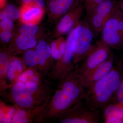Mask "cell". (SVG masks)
<instances>
[{
  "mask_svg": "<svg viewBox=\"0 0 123 123\" xmlns=\"http://www.w3.org/2000/svg\"><path fill=\"white\" fill-rule=\"evenodd\" d=\"M18 107L15 105H7L0 101V123H12V119Z\"/></svg>",
  "mask_w": 123,
  "mask_h": 123,
  "instance_id": "cell-19",
  "label": "cell"
},
{
  "mask_svg": "<svg viewBox=\"0 0 123 123\" xmlns=\"http://www.w3.org/2000/svg\"><path fill=\"white\" fill-rule=\"evenodd\" d=\"M25 84L31 93L42 102L51 97L50 89L45 80L27 82Z\"/></svg>",
  "mask_w": 123,
  "mask_h": 123,
  "instance_id": "cell-18",
  "label": "cell"
},
{
  "mask_svg": "<svg viewBox=\"0 0 123 123\" xmlns=\"http://www.w3.org/2000/svg\"><path fill=\"white\" fill-rule=\"evenodd\" d=\"M123 79L121 67H114L106 76L86 88L84 98L86 106L91 111L105 109L113 102Z\"/></svg>",
  "mask_w": 123,
  "mask_h": 123,
  "instance_id": "cell-2",
  "label": "cell"
},
{
  "mask_svg": "<svg viewBox=\"0 0 123 123\" xmlns=\"http://www.w3.org/2000/svg\"><path fill=\"white\" fill-rule=\"evenodd\" d=\"M14 55L8 51L7 49H2L0 52V94L5 98L9 89L7 84V75L8 67L11 57Z\"/></svg>",
  "mask_w": 123,
  "mask_h": 123,
  "instance_id": "cell-16",
  "label": "cell"
},
{
  "mask_svg": "<svg viewBox=\"0 0 123 123\" xmlns=\"http://www.w3.org/2000/svg\"><path fill=\"white\" fill-rule=\"evenodd\" d=\"M77 0H45L49 20L56 21L77 5Z\"/></svg>",
  "mask_w": 123,
  "mask_h": 123,
  "instance_id": "cell-12",
  "label": "cell"
},
{
  "mask_svg": "<svg viewBox=\"0 0 123 123\" xmlns=\"http://www.w3.org/2000/svg\"><path fill=\"white\" fill-rule=\"evenodd\" d=\"M5 98L19 108L28 110L43 102L31 93L25 84L17 82L8 89Z\"/></svg>",
  "mask_w": 123,
  "mask_h": 123,
  "instance_id": "cell-6",
  "label": "cell"
},
{
  "mask_svg": "<svg viewBox=\"0 0 123 123\" xmlns=\"http://www.w3.org/2000/svg\"><path fill=\"white\" fill-rule=\"evenodd\" d=\"M62 38V36L57 38L51 42L50 44L52 55L55 60H58L61 56L60 45Z\"/></svg>",
  "mask_w": 123,
  "mask_h": 123,
  "instance_id": "cell-26",
  "label": "cell"
},
{
  "mask_svg": "<svg viewBox=\"0 0 123 123\" xmlns=\"http://www.w3.org/2000/svg\"><path fill=\"white\" fill-rule=\"evenodd\" d=\"M6 5H7V4H6V0H0V9L1 10L4 8Z\"/></svg>",
  "mask_w": 123,
  "mask_h": 123,
  "instance_id": "cell-33",
  "label": "cell"
},
{
  "mask_svg": "<svg viewBox=\"0 0 123 123\" xmlns=\"http://www.w3.org/2000/svg\"><path fill=\"white\" fill-rule=\"evenodd\" d=\"M114 56L111 53L109 57L96 68L83 75H81L82 82L86 88L106 76L114 68Z\"/></svg>",
  "mask_w": 123,
  "mask_h": 123,
  "instance_id": "cell-11",
  "label": "cell"
},
{
  "mask_svg": "<svg viewBox=\"0 0 123 123\" xmlns=\"http://www.w3.org/2000/svg\"><path fill=\"white\" fill-rule=\"evenodd\" d=\"M43 75L34 68L27 67L18 79V82L25 84L27 82H39L44 80Z\"/></svg>",
  "mask_w": 123,
  "mask_h": 123,
  "instance_id": "cell-20",
  "label": "cell"
},
{
  "mask_svg": "<svg viewBox=\"0 0 123 123\" xmlns=\"http://www.w3.org/2000/svg\"><path fill=\"white\" fill-rule=\"evenodd\" d=\"M38 27L36 24H23L19 29V33L29 35L36 37L39 31Z\"/></svg>",
  "mask_w": 123,
  "mask_h": 123,
  "instance_id": "cell-25",
  "label": "cell"
},
{
  "mask_svg": "<svg viewBox=\"0 0 123 123\" xmlns=\"http://www.w3.org/2000/svg\"><path fill=\"white\" fill-rule=\"evenodd\" d=\"M20 9L21 16L19 20L23 24L37 25L41 21L44 14V8L40 7L34 2L23 4Z\"/></svg>",
  "mask_w": 123,
  "mask_h": 123,
  "instance_id": "cell-15",
  "label": "cell"
},
{
  "mask_svg": "<svg viewBox=\"0 0 123 123\" xmlns=\"http://www.w3.org/2000/svg\"><path fill=\"white\" fill-rule=\"evenodd\" d=\"M84 5L78 3L72 9L60 18L55 27L53 37L57 38L69 33L80 21L84 10Z\"/></svg>",
  "mask_w": 123,
  "mask_h": 123,
  "instance_id": "cell-10",
  "label": "cell"
},
{
  "mask_svg": "<svg viewBox=\"0 0 123 123\" xmlns=\"http://www.w3.org/2000/svg\"><path fill=\"white\" fill-rule=\"evenodd\" d=\"M116 8L113 0H104L91 12L94 11L108 19Z\"/></svg>",
  "mask_w": 123,
  "mask_h": 123,
  "instance_id": "cell-22",
  "label": "cell"
},
{
  "mask_svg": "<svg viewBox=\"0 0 123 123\" xmlns=\"http://www.w3.org/2000/svg\"><path fill=\"white\" fill-rule=\"evenodd\" d=\"M106 123H123V118H121L117 116H112L108 117L106 120Z\"/></svg>",
  "mask_w": 123,
  "mask_h": 123,
  "instance_id": "cell-32",
  "label": "cell"
},
{
  "mask_svg": "<svg viewBox=\"0 0 123 123\" xmlns=\"http://www.w3.org/2000/svg\"><path fill=\"white\" fill-rule=\"evenodd\" d=\"M74 29L70 31L66 40L65 51L59 59L56 61L51 74L53 80L59 82L75 70L73 62Z\"/></svg>",
  "mask_w": 123,
  "mask_h": 123,
  "instance_id": "cell-5",
  "label": "cell"
},
{
  "mask_svg": "<svg viewBox=\"0 0 123 123\" xmlns=\"http://www.w3.org/2000/svg\"><path fill=\"white\" fill-rule=\"evenodd\" d=\"M111 53L110 47L102 40L96 42L83 60L81 65L78 68L80 74L84 75L96 68L107 59Z\"/></svg>",
  "mask_w": 123,
  "mask_h": 123,
  "instance_id": "cell-7",
  "label": "cell"
},
{
  "mask_svg": "<svg viewBox=\"0 0 123 123\" xmlns=\"http://www.w3.org/2000/svg\"><path fill=\"white\" fill-rule=\"evenodd\" d=\"M123 17L121 11L117 7L101 31V40L110 47L117 48L123 42V36L119 30V22Z\"/></svg>",
  "mask_w": 123,
  "mask_h": 123,
  "instance_id": "cell-8",
  "label": "cell"
},
{
  "mask_svg": "<svg viewBox=\"0 0 123 123\" xmlns=\"http://www.w3.org/2000/svg\"><path fill=\"white\" fill-rule=\"evenodd\" d=\"M80 99L58 118L61 123H98L100 122L98 111H91Z\"/></svg>",
  "mask_w": 123,
  "mask_h": 123,
  "instance_id": "cell-4",
  "label": "cell"
},
{
  "mask_svg": "<svg viewBox=\"0 0 123 123\" xmlns=\"http://www.w3.org/2000/svg\"><path fill=\"white\" fill-rule=\"evenodd\" d=\"M35 49L39 59L37 70L45 76L51 70L52 71L55 64L50 45L44 40H40L38 42Z\"/></svg>",
  "mask_w": 123,
  "mask_h": 123,
  "instance_id": "cell-13",
  "label": "cell"
},
{
  "mask_svg": "<svg viewBox=\"0 0 123 123\" xmlns=\"http://www.w3.org/2000/svg\"><path fill=\"white\" fill-rule=\"evenodd\" d=\"M27 67L21 58L13 56L11 57L7 70V84L9 88L17 82L18 79Z\"/></svg>",
  "mask_w": 123,
  "mask_h": 123,
  "instance_id": "cell-17",
  "label": "cell"
},
{
  "mask_svg": "<svg viewBox=\"0 0 123 123\" xmlns=\"http://www.w3.org/2000/svg\"><path fill=\"white\" fill-rule=\"evenodd\" d=\"M51 98L46 118H58L80 99L84 100L86 88L78 68L61 81Z\"/></svg>",
  "mask_w": 123,
  "mask_h": 123,
  "instance_id": "cell-1",
  "label": "cell"
},
{
  "mask_svg": "<svg viewBox=\"0 0 123 123\" xmlns=\"http://www.w3.org/2000/svg\"><path fill=\"white\" fill-rule=\"evenodd\" d=\"M104 0H77V3H81L84 5L86 14L93 11L97 6Z\"/></svg>",
  "mask_w": 123,
  "mask_h": 123,
  "instance_id": "cell-27",
  "label": "cell"
},
{
  "mask_svg": "<svg viewBox=\"0 0 123 123\" xmlns=\"http://www.w3.org/2000/svg\"><path fill=\"white\" fill-rule=\"evenodd\" d=\"M14 35L12 31H1L0 33L1 42L4 43H7L11 41Z\"/></svg>",
  "mask_w": 123,
  "mask_h": 123,
  "instance_id": "cell-30",
  "label": "cell"
},
{
  "mask_svg": "<svg viewBox=\"0 0 123 123\" xmlns=\"http://www.w3.org/2000/svg\"><path fill=\"white\" fill-rule=\"evenodd\" d=\"M120 8L123 12V1L121 3V4L120 5Z\"/></svg>",
  "mask_w": 123,
  "mask_h": 123,
  "instance_id": "cell-34",
  "label": "cell"
},
{
  "mask_svg": "<svg viewBox=\"0 0 123 123\" xmlns=\"http://www.w3.org/2000/svg\"><path fill=\"white\" fill-rule=\"evenodd\" d=\"M14 27L13 20L5 19L1 20L0 30L1 31H12Z\"/></svg>",
  "mask_w": 123,
  "mask_h": 123,
  "instance_id": "cell-29",
  "label": "cell"
},
{
  "mask_svg": "<svg viewBox=\"0 0 123 123\" xmlns=\"http://www.w3.org/2000/svg\"><path fill=\"white\" fill-rule=\"evenodd\" d=\"M37 43L36 36L18 33L13 38L7 49L11 54L15 55L34 48Z\"/></svg>",
  "mask_w": 123,
  "mask_h": 123,
  "instance_id": "cell-14",
  "label": "cell"
},
{
  "mask_svg": "<svg viewBox=\"0 0 123 123\" xmlns=\"http://www.w3.org/2000/svg\"><path fill=\"white\" fill-rule=\"evenodd\" d=\"M51 97L43 102L28 110L18 108L14 116L12 123H39L46 118Z\"/></svg>",
  "mask_w": 123,
  "mask_h": 123,
  "instance_id": "cell-9",
  "label": "cell"
},
{
  "mask_svg": "<svg viewBox=\"0 0 123 123\" xmlns=\"http://www.w3.org/2000/svg\"><path fill=\"white\" fill-rule=\"evenodd\" d=\"M21 59L27 67L34 68L37 69L39 59L35 48L25 51L23 53Z\"/></svg>",
  "mask_w": 123,
  "mask_h": 123,
  "instance_id": "cell-24",
  "label": "cell"
},
{
  "mask_svg": "<svg viewBox=\"0 0 123 123\" xmlns=\"http://www.w3.org/2000/svg\"><path fill=\"white\" fill-rule=\"evenodd\" d=\"M86 15L88 22L95 32L99 33L102 31L108 19L94 11Z\"/></svg>",
  "mask_w": 123,
  "mask_h": 123,
  "instance_id": "cell-21",
  "label": "cell"
},
{
  "mask_svg": "<svg viewBox=\"0 0 123 123\" xmlns=\"http://www.w3.org/2000/svg\"><path fill=\"white\" fill-rule=\"evenodd\" d=\"M22 4H26L29 2H34L37 4L40 7L44 8L46 5L45 0H20Z\"/></svg>",
  "mask_w": 123,
  "mask_h": 123,
  "instance_id": "cell-31",
  "label": "cell"
},
{
  "mask_svg": "<svg viewBox=\"0 0 123 123\" xmlns=\"http://www.w3.org/2000/svg\"><path fill=\"white\" fill-rule=\"evenodd\" d=\"M0 20L5 19L15 20L20 19L21 16V12L15 6L12 4H8L4 8L1 10Z\"/></svg>",
  "mask_w": 123,
  "mask_h": 123,
  "instance_id": "cell-23",
  "label": "cell"
},
{
  "mask_svg": "<svg viewBox=\"0 0 123 123\" xmlns=\"http://www.w3.org/2000/svg\"><path fill=\"white\" fill-rule=\"evenodd\" d=\"M87 19L80 20L74 29L73 62L78 64L85 59L93 44L94 32Z\"/></svg>",
  "mask_w": 123,
  "mask_h": 123,
  "instance_id": "cell-3",
  "label": "cell"
},
{
  "mask_svg": "<svg viewBox=\"0 0 123 123\" xmlns=\"http://www.w3.org/2000/svg\"><path fill=\"white\" fill-rule=\"evenodd\" d=\"M113 102L118 105V107L123 109V79L116 92Z\"/></svg>",
  "mask_w": 123,
  "mask_h": 123,
  "instance_id": "cell-28",
  "label": "cell"
}]
</instances>
